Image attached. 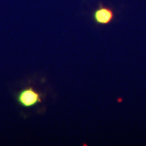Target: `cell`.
I'll list each match as a JSON object with an SVG mask.
<instances>
[{"instance_id": "6da1fadb", "label": "cell", "mask_w": 146, "mask_h": 146, "mask_svg": "<svg viewBox=\"0 0 146 146\" xmlns=\"http://www.w3.org/2000/svg\"><path fill=\"white\" fill-rule=\"evenodd\" d=\"M18 103L23 108H31L41 103V96L32 87L23 89L16 97Z\"/></svg>"}, {"instance_id": "7a4b0ae2", "label": "cell", "mask_w": 146, "mask_h": 146, "mask_svg": "<svg viewBox=\"0 0 146 146\" xmlns=\"http://www.w3.org/2000/svg\"><path fill=\"white\" fill-rule=\"evenodd\" d=\"M93 17L97 24L108 25L112 21L114 18V12L112 9L102 5L95 11Z\"/></svg>"}]
</instances>
